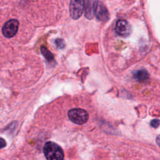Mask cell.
I'll list each match as a JSON object with an SVG mask.
<instances>
[{"instance_id":"obj_1","label":"cell","mask_w":160,"mask_h":160,"mask_svg":"<svg viewBox=\"0 0 160 160\" xmlns=\"http://www.w3.org/2000/svg\"><path fill=\"white\" fill-rule=\"evenodd\" d=\"M44 154L48 160H62L64 153L61 148L57 144L49 141L43 148Z\"/></svg>"},{"instance_id":"obj_2","label":"cell","mask_w":160,"mask_h":160,"mask_svg":"<svg viewBox=\"0 0 160 160\" xmlns=\"http://www.w3.org/2000/svg\"><path fill=\"white\" fill-rule=\"evenodd\" d=\"M68 117L69 119L75 124H82L88 120V112L81 108H74L68 111Z\"/></svg>"},{"instance_id":"obj_3","label":"cell","mask_w":160,"mask_h":160,"mask_svg":"<svg viewBox=\"0 0 160 160\" xmlns=\"http://www.w3.org/2000/svg\"><path fill=\"white\" fill-rule=\"evenodd\" d=\"M84 0H71L69 4V13L73 19H79L84 10Z\"/></svg>"},{"instance_id":"obj_4","label":"cell","mask_w":160,"mask_h":160,"mask_svg":"<svg viewBox=\"0 0 160 160\" xmlns=\"http://www.w3.org/2000/svg\"><path fill=\"white\" fill-rule=\"evenodd\" d=\"M116 31L122 38L128 37L132 31L130 24L125 19H119L116 24Z\"/></svg>"},{"instance_id":"obj_5","label":"cell","mask_w":160,"mask_h":160,"mask_svg":"<svg viewBox=\"0 0 160 160\" xmlns=\"http://www.w3.org/2000/svg\"><path fill=\"white\" fill-rule=\"evenodd\" d=\"M19 26V22L16 19H11L4 24L2 32L6 38H12L17 32Z\"/></svg>"},{"instance_id":"obj_6","label":"cell","mask_w":160,"mask_h":160,"mask_svg":"<svg viewBox=\"0 0 160 160\" xmlns=\"http://www.w3.org/2000/svg\"><path fill=\"white\" fill-rule=\"evenodd\" d=\"M94 12L96 18L99 21H106L109 19V14L106 8L99 1L94 2Z\"/></svg>"},{"instance_id":"obj_7","label":"cell","mask_w":160,"mask_h":160,"mask_svg":"<svg viewBox=\"0 0 160 160\" xmlns=\"http://www.w3.org/2000/svg\"><path fill=\"white\" fill-rule=\"evenodd\" d=\"M94 3L92 0H85V16L88 19H91L94 14Z\"/></svg>"},{"instance_id":"obj_8","label":"cell","mask_w":160,"mask_h":160,"mask_svg":"<svg viewBox=\"0 0 160 160\" xmlns=\"http://www.w3.org/2000/svg\"><path fill=\"white\" fill-rule=\"evenodd\" d=\"M133 77L138 81H144L149 78V74L144 69H139L134 73Z\"/></svg>"},{"instance_id":"obj_9","label":"cell","mask_w":160,"mask_h":160,"mask_svg":"<svg viewBox=\"0 0 160 160\" xmlns=\"http://www.w3.org/2000/svg\"><path fill=\"white\" fill-rule=\"evenodd\" d=\"M41 52L42 54V55L45 57V58L48 60V61H51L53 59V55L51 54V52L48 51L46 48H44V46H41Z\"/></svg>"},{"instance_id":"obj_10","label":"cell","mask_w":160,"mask_h":160,"mask_svg":"<svg viewBox=\"0 0 160 160\" xmlns=\"http://www.w3.org/2000/svg\"><path fill=\"white\" fill-rule=\"evenodd\" d=\"M55 44H56V46L60 49H62L65 46V43H64V41L61 39H57L55 41Z\"/></svg>"},{"instance_id":"obj_11","label":"cell","mask_w":160,"mask_h":160,"mask_svg":"<svg viewBox=\"0 0 160 160\" xmlns=\"http://www.w3.org/2000/svg\"><path fill=\"white\" fill-rule=\"evenodd\" d=\"M151 126L154 128H158L159 125H160V120L159 119H153L151 121Z\"/></svg>"},{"instance_id":"obj_12","label":"cell","mask_w":160,"mask_h":160,"mask_svg":"<svg viewBox=\"0 0 160 160\" xmlns=\"http://www.w3.org/2000/svg\"><path fill=\"white\" fill-rule=\"evenodd\" d=\"M6 141L4 139L0 138V149L4 148L6 146Z\"/></svg>"},{"instance_id":"obj_13","label":"cell","mask_w":160,"mask_h":160,"mask_svg":"<svg viewBox=\"0 0 160 160\" xmlns=\"http://www.w3.org/2000/svg\"><path fill=\"white\" fill-rule=\"evenodd\" d=\"M156 142L158 145L160 147V135H158L156 138Z\"/></svg>"}]
</instances>
